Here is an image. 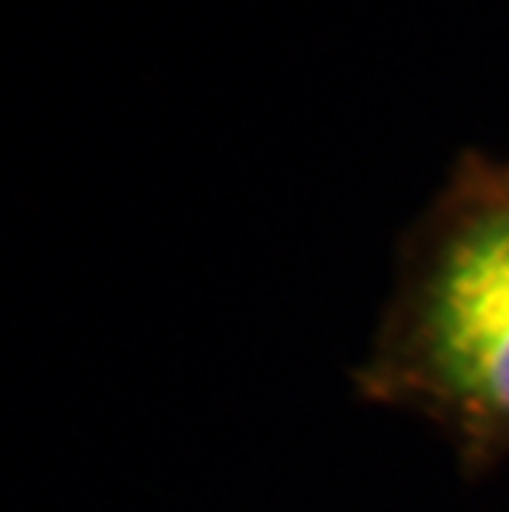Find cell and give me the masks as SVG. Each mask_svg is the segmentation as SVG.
Segmentation results:
<instances>
[{
	"label": "cell",
	"mask_w": 509,
	"mask_h": 512,
	"mask_svg": "<svg viewBox=\"0 0 509 512\" xmlns=\"http://www.w3.org/2000/svg\"><path fill=\"white\" fill-rule=\"evenodd\" d=\"M356 388L437 427L463 474L509 458V159L463 151L398 245Z\"/></svg>",
	"instance_id": "cell-1"
}]
</instances>
